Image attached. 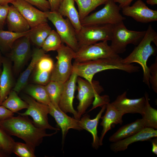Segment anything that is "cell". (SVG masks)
<instances>
[{"mask_svg": "<svg viewBox=\"0 0 157 157\" xmlns=\"http://www.w3.org/2000/svg\"><path fill=\"white\" fill-rule=\"evenodd\" d=\"M14 115V113L2 105H0V120L4 119Z\"/></svg>", "mask_w": 157, "mask_h": 157, "instance_id": "42", "label": "cell"}, {"mask_svg": "<svg viewBox=\"0 0 157 157\" xmlns=\"http://www.w3.org/2000/svg\"><path fill=\"white\" fill-rule=\"evenodd\" d=\"M62 43L60 38L56 31L52 30L41 48L45 52L56 51Z\"/></svg>", "mask_w": 157, "mask_h": 157, "instance_id": "33", "label": "cell"}, {"mask_svg": "<svg viewBox=\"0 0 157 157\" xmlns=\"http://www.w3.org/2000/svg\"><path fill=\"white\" fill-rule=\"evenodd\" d=\"M26 92L37 101L47 105L51 101L45 86L37 84L31 85L26 87Z\"/></svg>", "mask_w": 157, "mask_h": 157, "instance_id": "28", "label": "cell"}, {"mask_svg": "<svg viewBox=\"0 0 157 157\" xmlns=\"http://www.w3.org/2000/svg\"><path fill=\"white\" fill-rule=\"evenodd\" d=\"M46 52L41 48H35L33 50L31 61L26 69L21 74L13 90L19 93L26 87L29 77L35 68L39 59Z\"/></svg>", "mask_w": 157, "mask_h": 157, "instance_id": "22", "label": "cell"}, {"mask_svg": "<svg viewBox=\"0 0 157 157\" xmlns=\"http://www.w3.org/2000/svg\"><path fill=\"white\" fill-rule=\"evenodd\" d=\"M146 102L144 112L142 115L145 124V127L157 129V110L151 106L149 102V95L144 94Z\"/></svg>", "mask_w": 157, "mask_h": 157, "instance_id": "30", "label": "cell"}, {"mask_svg": "<svg viewBox=\"0 0 157 157\" xmlns=\"http://www.w3.org/2000/svg\"><path fill=\"white\" fill-rule=\"evenodd\" d=\"M77 5L81 21L98 6L104 4L108 0H74Z\"/></svg>", "mask_w": 157, "mask_h": 157, "instance_id": "29", "label": "cell"}, {"mask_svg": "<svg viewBox=\"0 0 157 157\" xmlns=\"http://www.w3.org/2000/svg\"><path fill=\"white\" fill-rule=\"evenodd\" d=\"M77 83V98L79 101L77 112L81 118L92 103L95 97L100 94L104 91V89L97 81L93 80L92 83H91L85 79L78 76Z\"/></svg>", "mask_w": 157, "mask_h": 157, "instance_id": "9", "label": "cell"}, {"mask_svg": "<svg viewBox=\"0 0 157 157\" xmlns=\"http://www.w3.org/2000/svg\"><path fill=\"white\" fill-rule=\"evenodd\" d=\"M48 105L49 114L54 118L61 129L63 144L69 129H73L78 131L83 130L79 125V120L68 116L61 110L58 106H54L51 103Z\"/></svg>", "mask_w": 157, "mask_h": 157, "instance_id": "17", "label": "cell"}, {"mask_svg": "<svg viewBox=\"0 0 157 157\" xmlns=\"http://www.w3.org/2000/svg\"><path fill=\"white\" fill-rule=\"evenodd\" d=\"M157 137V130L145 127L131 136L112 142L110 145V148L112 151L116 153L124 151L126 150L129 146L133 143L138 141H147Z\"/></svg>", "mask_w": 157, "mask_h": 157, "instance_id": "18", "label": "cell"}, {"mask_svg": "<svg viewBox=\"0 0 157 157\" xmlns=\"http://www.w3.org/2000/svg\"><path fill=\"white\" fill-rule=\"evenodd\" d=\"M63 84L60 82L50 81L45 85L51 103L54 106H58Z\"/></svg>", "mask_w": 157, "mask_h": 157, "instance_id": "32", "label": "cell"}, {"mask_svg": "<svg viewBox=\"0 0 157 157\" xmlns=\"http://www.w3.org/2000/svg\"><path fill=\"white\" fill-rule=\"evenodd\" d=\"M57 11L62 16L69 19L76 32L80 30L82 25L74 0H63Z\"/></svg>", "mask_w": 157, "mask_h": 157, "instance_id": "23", "label": "cell"}, {"mask_svg": "<svg viewBox=\"0 0 157 157\" xmlns=\"http://www.w3.org/2000/svg\"><path fill=\"white\" fill-rule=\"evenodd\" d=\"M120 57L115 58H106L76 62L73 64L72 72L78 77H82L91 83L94 75L102 71L110 69H118L129 73L138 72L140 68L132 64H125L122 62Z\"/></svg>", "mask_w": 157, "mask_h": 157, "instance_id": "2", "label": "cell"}, {"mask_svg": "<svg viewBox=\"0 0 157 157\" xmlns=\"http://www.w3.org/2000/svg\"><path fill=\"white\" fill-rule=\"evenodd\" d=\"M106 109L105 114L101 118L102 121L100 125L102 127L103 129L99 138L100 146L102 145L104 136L107 132L111 129L113 124H122V117L124 115L117 110L111 103L109 102L106 104Z\"/></svg>", "mask_w": 157, "mask_h": 157, "instance_id": "19", "label": "cell"}, {"mask_svg": "<svg viewBox=\"0 0 157 157\" xmlns=\"http://www.w3.org/2000/svg\"><path fill=\"white\" fill-rule=\"evenodd\" d=\"M13 153L19 157H35V152L25 143L15 142Z\"/></svg>", "mask_w": 157, "mask_h": 157, "instance_id": "36", "label": "cell"}, {"mask_svg": "<svg viewBox=\"0 0 157 157\" xmlns=\"http://www.w3.org/2000/svg\"><path fill=\"white\" fill-rule=\"evenodd\" d=\"M113 26L106 24L82 26L80 30L76 32L79 48L99 41H110Z\"/></svg>", "mask_w": 157, "mask_h": 157, "instance_id": "8", "label": "cell"}, {"mask_svg": "<svg viewBox=\"0 0 157 157\" xmlns=\"http://www.w3.org/2000/svg\"><path fill=\"white\" fill-rule=\"evenodd\" d=\"M0 149L3 150V149H2V148L1 145V143L0 142Z\"/></svg>", "mask_w": 157, "mask_h": 157, "instance_id": "50", "label": "cell"}, {"mask_svg": "<svg viewBox=\"0 0 157 157\" xmlns=\"http://www.w3.org/2000/svg\"><path fill=\"white\" fill-rule=\"evenodd\" d=\"M30 30L19 33L0 30V46L4 49H11L15 41L21 37L27 35Z\"/></svg>", "mask_w": 157, "mask_h": 157, "instance_id": "31", "label": "cell"}, {"mask_svg": "<svg viewBox=\"0 0 157 157\" xmlns=\"http://www.w3.org/2000/svg\"><path fill=\"white\" fill-rule=\"evenodd\" d=\"M15 0H0V4H8L9 3H11Z\"/></svg>", "mask_w": 157, "mask_h": 157, "instance_id": "47", "label": "cell"}, {"mask_svg": "<svg viewBox=\"0 0 157 157\" xmlns=\"http://www.w3.org/2000/svg\"><path fill=\"white\" fill-rule=\"evenodd\" d=\"M3 69L0 77V105L10 92L13 84L10 65L8 61L3 59Z\"/></svg>", "mask_w": 157, "mask_h": 157, "instance_id": "25", "label": "cell"}, {"mask_svg": "<svg viewBox=\"0 0 157 157\" xmlns=\"http://www.w3.org/2000/svg\"><path fill=\"white\" fill-rule=\"evenodd\" d=\"M9 8L8 4H0V30H3Z\"/></svg>", "mask_w": 157, "mask_h": 157, "instance_id": "41", "label": "cell"}, {"mask_svg": "<svg viewBox=\"0 0 157 157\" xmlns=\"http://www.w3.org/2000/svg\"><path fill=\"white\" fill-rule=\"evenodd\" d=\"M23 98L28 104V107L24 112L18 113L19 114L31 116L35 125L40 128L55 131L60 130L59 128L52 126L49 122L48 117L49 112V105L36 101L30 96H25Z\"/></svg>", "mask_w": 157, "mask_h": 157, "instance_id": "11", "label": "cell"}, {"mask_svg": "<svg viewBox=\"0 0 157 157\" xmlns=\"http://www.w3.org/2000/svg\"><path fill=\"white\" fill-rule=\"evenodd\" d=\"M51 30L47 22L43 23L31 28L28 35L30 41L40 48Z\"/></svg>", "mask_w": 157, "mask_h": 157, "instance_id": "26", "label": "cell"}, {"mask_svg": "<svg viewBox=\"0 0 157 157\" xmlns=\"http://www.w3.org/2000/svg\"><path fill=\"white\" fill-rule=\"evenodd\" d=\"M63 0H48L50 6V11H57Z\"/></svg>", "mask_w": 157, "mask_h": 157, "instance_id": "43", "label": "cell"}, {"mask_svg": "<svg viewBox=\"0 0 157 157\" xmlns=\"http://www.w3.org/2000/svg\"><path fill=\"white\" fill-rule=\"evenodd\" d=\"M0 142L3 151L8 154L13 153L15 142L10 135L0 128Z\"/></svg>", "mask_w": 157, "mask_h": 157, "instance_id": "35", "label": "cell"}, {"mask_svg": "<svg viewBox=\"0 0 157 157\" xmlns=\"http://www.w3.org/2000/svg\"><path fill=\"white\" fill-rule=\"evenodd\" d=\"M152 145L151 151L155 155L157 154V138H155L153 139H151Z\"/></svg>", "mask_w": 157, "mask_h": 157, "instance_id": "45", "label": "cell"}, {"mask_svg": "<svg viewBox=\"0 0 157 157\" xmlns=\"http://www.w3.org/2000/svg\"><path fill=\"white\" fill-rule=\"evenodd\" d=\"M146 31H137L127 29L123 21L113 25L110 46L116 54L123 53L129 44L137 45L144 37Z\"/></svg>", "mask_w": 157, "mask_h": 157, "instance_id": "4", "label": "cell"}, {"mask_svg": "<svg viewBox=\"0 0 157 157\" xmlns=\"http://www.w3.org/2000/svg\"><path fill=\"white\" fill-rule=\"evenodd\" d=\"M101 9L88 15L81 21L82 26L114 25L126 19L120 13L121 8L114 0H108Z\"/></svg>", "mask_w": 157, "mask_h": 157, "instance_id": "5", "label": "cell"}, {"mask_svg": "<svg viewBox=\"0 0 157 157\" xmlns=\"http://www.w3.org/2000/svg\"><path fill=\"white\" fill-rule=\"evenodd\" d=\"M108 41L84 46L79 48L75 53V62H81L102 58L120 57L115 53L108 44Z\"/></svg>", "mask_w": 157, "mask_h": 157, "instance_id": "10", "label": "cell"}, {"mask_svg": "<svg viewBox=\"0 0 157 157\" xmlns=\"http://www.w3.org/2000/svg\"><path fill=\"white\" fill-rule=\"evenodd\" d=\"M145 124L142 118L125 125L112 135L109 140L113 142L131 136L145 128Z\"/></svg>", "mask_w": 157, "mask_h": 157, "instance_id": "24", "label": "cell"}, {"mask_svg": "<svg viewBox=\"0 0 157 157\" xmlns=\"http://www.w3.org/2000/svg\"><path fill=\"white\" fill-rule=\"evenodd\" d=\"M127 92L118 95L111 104L118 110L124 114L139 113L143 115L145 105L144 96L135 99H130L126 96Z\"/></svg>", "mask_w": 157, "mask_h": 157, "instance_id": "15", "label": "cell"}, {"mask_svg": "<svg viewBox=\"0 0 157 157\" xmlns=\"http://www.w3.org/2000/svg\"><path fill=\"white\" fill-rule=\"evenodd\" d=\"M146 31L142 40L129 55L122 59V62L125 64H130L133 63L139 64L143 71V81L150 88V74L147 63L149 57L156 53L155 49L151 45V43L153 42L157 46V33L150 25Z\"/></svg>", "mask_w": 157, "mask_h": 157, "instance_id": "3", "label": "cell"}, {"mask_svg": "<svg viewBox=\"0 0 157 157\" xmlns=\"http://www.w3.org/2000/svg\"><path fill=\"white\" fill-rule=\"evenodd\" d=\"M37 7L41 10L46 12L50 11V6L47 0H24Z\"/></svg>", "mask_w": 157, "mask_h": 157, "instance_id": "39", "label": "cell"}, {"mask_svg": "<svg viewBox=\"0 0 157 157\" xmlns=\"http://www.w3.org/2000/svg\"><path fill=\"white\" fill-rule=\"evenodd\" d=\"M11 4L26 20L31 29L40 24L48 22L45 12L36 8L24 0H15Z\"/></svg>", "mask_w": 157, "mask_h": 157, "instance_id": "14", "label": "cell"}, {"mask_svg": "<svg viewBox=\"0 0 157 157\" xmlns=\"http://www.w3.org/2000/svg\"><path fill=\"white\" fill-rule=\"evenodd\" d=\"M146 3L148 4L154 6L157 4V0H146Z\"/></svg>", "mask_w": 157, "mask_h": 157, "instance_id": "46", "label": "cell"}, {"mask_svg": "<svg viewBox=\"0 0 157 157\" xmlns=\"http://www.w3.org/2000/svg\"><path fill=\"white\" fill-rule=\"evenodd\" d=\"M110 100L109 97L107 95L100 96V94L96 96L92 102L93 106L90 110L91 111L96 108L103 106L104 104H106L109 103Z\"/></svg>", "mask_w": 157, "mask_h": 157, "instance_id": "40", "label": "cell"}, {"mask_svg": "<svg viewBox=\"0 0 157 157\" xmlns=\"http://www.w3.org/2000/svg\"><path fill=\"white\" fill-rule=\"evenodd\" d=\"M56 51L57 60L54 65L50 81L64 83L69 79L72 72V61L75 52L63 43Z\"/></svg>", "mask_w": 157, "mask_h": 157, "instance_id": "6", "label": "cell"}, {"mask_svg": "<svg viewBox=\"0 0 157 157\" xmlns=\"http://www.w3.org/2000/svg\"><path fill=\"white\" fill-rule=\"evenodd\" d=\"M78 77L76 73L72 72L69 79L64 83L58 106L64 112L72 114L75 118L79 120L81 118L73 106Z\"/></svg>", "mask_w": 157, "mask_h": 157, "instance_id": "12", "label": "cell"}, {"mask_svg": "<svg viewBox=\"0 0 157 157\" xmlns=\"http://www.w3.org/2000/svg\"><path fill=\"white\" fill-rule=\"evenodd\" d=\"M106 104L102 106L101 110L94 118L90 119V116L86 114L79 120V125L82 129L86 130L92 134L93 138L92 146L96 149L100 146L99 139L97 134V126L99 120L106 109Z\"/></svg>", "mask_w": 157, "mask_h": 157, "instance_id": "20", "label": "cell"}, {"mask_svg": "<svg viewBox=\"0 0 157 157\" xmlns=\"http://www.w3.org/2000/svg\"><path fill=\"white\" fill-rule=\"evenodd\" d=\"M3 58L1 56L0 53V66L2 65Z\"/></svg>", "mask_w": 157, "mask_h": 157, "instance_id": "48", "label": "cell"}, {"mask_svg": "<svg viewBox=\"0 0 157 157\" xmlns=\"http://www.w3.org/2000/svg\"><path fill=\"white\" fill-rule=\"evenodd\" d=\"M150 76L149 82L151 85L153 91L157 93V58L156 59L154 63L149 67Z\"/></svg>", "mask_w": 157, "mask_h": 157, "instance_id": "38", "label": "cell"}, {"mask_svg": "<svg viewBox=\"0 0 157 157\" xmlns=\"http://www.w3.org/2000/svg\"><path fill=\"white\" fill-rule=\"evenodd\" d=\"M48 20L55 27L62 43L65 44L75 52L79 48L76 35V31L69 19H66L57 11L45 12Z\"/></svg>", "mask_w": 157, "mask_h": 157, "instance_id": "7", "label": "cell"}, {"mask_svg": "<svg viewBox=\"0 0 157 157\" xmlns=\"http://www.w3.org/2000/svg\"><path fill=\"white\" fill-rule=\"evenodd\" d=\"M28 35L16 40L11 49L10 57L16 71L19 70L22 67L30 53L31 41Z\"/></svg>", "mask_w": 157, "mask_h": 157, "instance_id": "16", "label": "cell"}, {"mask_svg": "<svg viewBox=\"0 0 157 157\" xmlns=\"http://www.w3.org/2000/svg\"><path fill=\"white\" fill-rule=\"evenodd\" d=\"M51 74V73L35 70L33 81L38 84L45 85L50 81Z\"/></svg>", "mask_w": 157, "mask_h": 157, "instance_id": "37", "label": "cell"}, {"mask_svg": "<svg viewBox=\"0 0 157 157\" xmlns=\"http://www.w3.org/2000/svg\"><path fill=\"white\" fill-rule=\"evenodd\" d=\"M54 64L52 58L45 53L39 59L35 67V70L51 73Z\"/></svg>", "mask_w": 157, "mask_h": 157, "instance_id": "34", "label": "cell"}, {"mask_svg": "<svg viewBox=\"0 0 157 157\" xmlns=\"http://www.w3.org/2000/svg\"><path fill=\"white\" fill-rule=\"evenodd\" d=\"M122 9L123 15L138 22L147 23L157 21V10L150 9L142 0H137L132 6Z\"/></svg>", "mask_w": 157, "mask_h": 157, "instance_id": "13", "label": "cell"}, {"mask_svg": "<svg viewBox=\"0 0 157 157\" xmlns=\"http://www.w3.org/2000/svg\"><path fill=\"white\" fill-rule=\"evenodd\" d=\"M133 0H114V1L116 3L119 4V6L122 9L124 7L130 6Z\"/></svg>", "mask_w": 157, "mask_h": 157, "instance_id": "44", "label": "cell"}, {"mask_svg": "<svg viewBox=\"0 0 157 157\" xmlns=\"http://www.w3.org/2000/svg\"><path fill=\"white\" fill-rule=\"evenodd\" d=\"M2 105L14 113L24 109H27L28 104L22 100L17 92L13 90L10 92L8 97L2 102Z\"/></svg>", "mask_w": 157, "mask_h": 157, "instance_id": "27", "label": "cell"}, {"mask_svg": "<svg viewBox=\"0 0 157 157\" xmlns=\"http://www.w3.org/2000/svg\"><path fill=\"white\" fill-rule=\"evenodd\" d=\"M1 72H2V71L1 70L0 68V76H1Z\"/></svg>", "mask_w": 157, "mask_h": 157, "instance_id": "51", "label": "cell"}, {"mask_svg": "<svg viewBox=\"0 0 157 157\" xmlns=\"http://www.w3.org/2000/svg\"><path fill=\"white\" fill-rule=\"evenodd\" d=\"M28 116L19 114L0 120V128L9 135L16 136L23 140L35 152L36 148L42 142L44 138L56 134L57 131L47 133L46 130L37 127Z\"/></svg>", "mask_w": 157, "mask_h": 157, "instance_id": "1", "label": "cell"}, {"mask_svg": "<svg viewBox=\"0 0 157 157\" xmlns=\"http://www.w3.org/2000/svg\"><path fill=\"white\" fill-rule=\"evenodd\" d=\"M4 156H5V155L4 154H3V153H2L0 152V157H3Z\"/></svg>", "mask_w": 157, "mask_h": 157, "instance_id": "49", "label": "cell"}, {"mask_svg": "<svg viewBox=\"0 0 157 157\" xmlns=\"http://www.w3.org/2000/svg\"><path fill=\"white\" fill-rule=\"evenodd\" d=\"M6 20L8 31L21 33L31 29L28 22L13 5L10 6Z\"/></svg>", "mask_w": 157, "mask_h": 157, "instance_id": "21", "label": "cell"}]
</instances>
